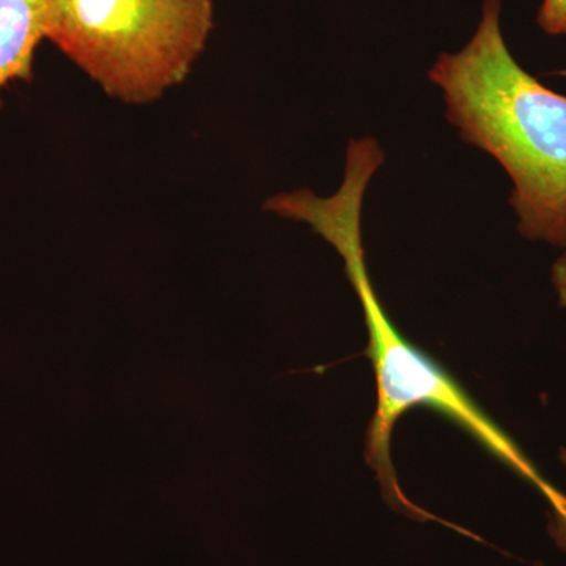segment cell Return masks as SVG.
<instances>
[{"label": "cell", "mask_w": 566, "mask_h": 566, "mask_svg": "<svg viewBox=\"0 0 566 566\" xmlns=\"http://www.w3.org/2000/svg\"><path fill=\"white\" fill-rule=\"evenodd\" d=\"M382 163L385 151L374 137L349 140L345 177L337 192L322 197L311 189H296L271 197L263 208L282 218L307 223L344 259L346 277L364 308L368 331L365 353L374 365L378 392L374 419L365 434V458L378 475L386 501L417 521H439L405 497L390 460L395 423L409 409L424 406L463 428L488 452L534 485L553 506L557 527L562 524L566 527V494L539 474L520 446L446 368L398 333L379 303L365 260L363 207L368 182Z\"/></svg>", "instance_id": "1"}, {"label": "cell", "mask_w": 566, "mask_h": 566, "mask_svg": "<svg viewBox=\"0 0 566 566\" xmlns=\"http://www.w3.org/2000/svg\"><path fill=\"white\" fill-rule=\"evenodd\" d=\"M501 0H486L472 40L428 73L461 139L512 177L521 234L566 248V96L527 73L506 46Z\"/></svg>", "instance_id": "2"}, {"label": "cell", "mask_w": 566, "mask_h": 566, "mask_svg": "<svg viewBox=\"0 0 566 566\" xmlns=\"http://www.w3.org/2000/svg\"><path fill=\"white\" fill-rule=\"evenodd\" d=\"M214 29V0H50L48 40L112 99L150 104L182 84Z\"/></svg>", "instance_id": "3"}, {"label": "cell", "mask_w": 566, "mask_h": 566, "mask_svg": "<svg viewBox=\"0 0 566 566\" xmlns=\"http://www.w3.org/2000/svg\"><path fill=\"white\" fill-rule=\"evenodd\" d=\"M50 0H0V102L14 81H31L35 51L48 40Z\"/></svg>", "instance_id": "4"}, {"label": "cell", "mask_w": 566, "mask_h": 566, "mask_svg": "<svg viewBox=\"0 0 566 566\" xmlns=\"http://www.w3.org/2000/svg\"><path fill=\"white\" fill-rule=\"evenodd\" d=\"M536 22L549 35H566V0H543Z\"/></svg>", "instance_id": "5"}, {"label": "cell", "mask_w": 566, "mask_h": 566, "mask_svg": "<svg viewBox=\"0 0 566 566\" xmlns=\"http://www.w3.org/2000/svg\"><path fill=\"white\" fill-rule=\"evenodd\" d=\"M553 283L558 294V304L566 308V252L554 263Z\"/></svg>", "instance_id": "6"}]
</instances>
